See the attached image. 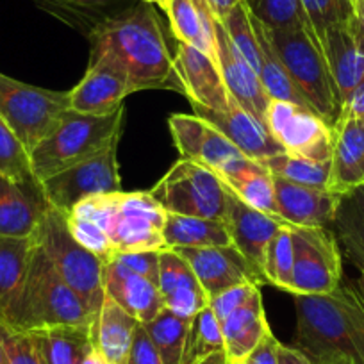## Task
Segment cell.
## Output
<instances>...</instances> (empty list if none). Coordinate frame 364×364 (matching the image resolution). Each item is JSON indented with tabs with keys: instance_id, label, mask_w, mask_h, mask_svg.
<instances>
[{
	"instance_id": "cell-1",
	"label": "cell",
	"mask_w": 364,
	"mask_h": 364,
	"mask_svg": "<svg viewBox=\"0 0 364 364\" xmlns=\"http://www.w3.org/2000/svg\"><path fill=\"white\" fill-rule=\"evenodd\" d=\"M91 55L111 59L127 77L132 93L141 90L181 91L173 58L164 41L161 22L150 4L106 16L90 33Z\"/></svg>"
},
{
	"instance_id": "cell-2",
	"label": "cell",
	"mask_w": 364,
	"mask_h": 364,
	"mask_svg": "<svg viewBox=\"0 0 364 364\" xmlns=\"http://www.w3.org/2000/svg\"><path fill=\"white\" fill-rule=\"evenodd\" d=\"M293 348L314 364H364V299L355 284L327 295H293Z\"/></svg>"
},
{
	"instance_id": "cell-3",
	"label": "cell",
	"mask_w": 364,
	"mask_h": 364,
	"mask_svg": "<svg viewBox=\"0 0 364 364\" xmlns=\"http://www.w3.org/2000/svg\"><path fill=\"white\" fill-rule=\"evenodd\" d=\"M125 106L111 114L97 117L65 111L50 132L29 152L31 170L38 182L99 154L122 138Z\"/></svg>"
},
{
	"instance_id": "cell-4",
	"label": "cell",
	"mask_w": 364,
	"mask_h": 364,
	"mask_svg": "<svg viewBox=\"0 0 364 364\" xmlns=\"http://www.w3.org/2000/svg\"><path fill=\"white\" fill-rule=\"evenodd\" d=\"M95 314L82 296L63 281L50 259L36 243L26 284L6 325L26 332L58 325L90 327Z\"/></svg>"
},
{
	"instance_id": "cell-5",
	"label": "cell",
	"mask_w": 364,
	"mask_h": 364,
	"mask_svg": "<svg viewBox=\"0 0 364 364\" xmlns=\"http://www.w3.org/2000/svg\"><path fill=\"white\" fill-rule=\"evenodd\" d=\"M262 29L307 106L334 127L341 114V100L314 34L307 27L269 29L262 26Z\"/></svg>"
},
{
	"instance_id": "cell-6",
	"label": "cell",
	"mask_w": 364,
	"mask_h": 364,
	"mask_svg": "<svg viewBox=\"0 0 364 364\" xmlns=\"http://www.w3.org/2000/svg\"><path fill=\"white\" fill-rule=\"evenodd\" d=\"M36 243L50 259L63 281L82 296L91 309L99 311L104 302V268L106 262L99 255L77 243L66 225V216L48 205L34 232Z\"/></svg>"
},
{
	"instance_id": "cell-7",
	"label": "cell",
	"mask_w": 364,
	"mask_h": 364,
	"mask_svg": "<svg viewBox=\"0 0 364 364\" xmlns=\"http://www.w3.org/2000/svg\"><path fill=\"white\" fill-rule=\"evenodd\" d=\"M150 195L171 215L225 220V184L215 171L195 161L178 159L150 190Z\"/></svg>"
},
{
	"instance_id": "cell-8",
	"label": "cell",
	"mask_w": 364,
	"mask_h": 364,
	"mask_svg": "<svg viewBox=\"0 0 364 364\" xmlns=\"http://www.w3.org/2000/svg\"><path fill=\"white\" fill-rule=\"evenodd\" d=\"M70 109L68 93L22 82L0 72V117L27 152L54 129Z\"/></svg>"
},
{
	"instance_id": "cell-9",
	"label": "cell",
	"mask_w": 364,
	"mask_h": 364,
	"mask_svg": "<svg viewBox=\"0 0 364 364\" xmlns=\"http://www.w3.org/2000/svg\"><path fill=\"white\" fill-rule=\"evenodd\" d=\"M291 227V295H327L343 279L338 237L328 227Z\"/></svg>"
},
{
	"instance_id": "cell-10",
	"label": "cell",
	"mask_w": 364,
	"mask_h": 364,
	"mask_svg": "<svg viewBox=\"0 0 364 364\" xmlns=\"http://www.w3.org/2000/svg\"><path fill=\"white\" fill-rule=\"evenodd\" d=\"M118 141H113L90 159L80 161L40 182L47 204L55 211L68 215L86 198L124 191L118 173Z\"/></svg>"
},
{
	"instance_id": "cell-11",
	"label": "cell",
	"mask_w": 364,
	"mask_h": 364,
	"mask_svg": "<svg viewBox=\"0 0 364 364\" xmlns=\"http://www.w3.org/2000/svg\"><path fill=\"white\" fill-rule=\"evenodd\" d=\"M266 129L286 154L313 161H331L334 127L307 107L284 100H269Z\"/></svg>"
},
{
	"instance_id": "cell-12",
	"label": "cell",
	"mask_w": 364,
	"mask_h": 364,
	"mask_svg": "<svg viewBox=\"0 0 364 364\" xmlns=\"http://www.w3.org/2000/svg\"><path fill=\"white\" fill-rule=\"evenodd\" d=\"M164 220L166 211L150 191H120L109 229L114 255L166 250L163 237Z\"/></svg>"
},
{
	"instance_id": "cell-13",
	"label": "cell",
	"mask_w": 364,
	"mask_h": 364,
	"mask_svg": "<svg viewBox=\"0 0 364 364\" xmlns=\"http://www.w3.org/2000/svg\"><path fill=\"white\" fill-rule=\"evenodd\" d=\"M223 222L229 230L232 247L255 269L262 284H266L264 262L268 245L272 243L273 236L279 232V229L289 225L279 222L266 213L250 208L243 200H240L229 188H227V215Z\"/></svg>"
},
{
	"instance_id": "cell-14",
	"label": "cell",
	"mask_w": 364,
	"mask_h": 364,
	"mask_svg": "<svg viewBox=\"0 0 364 364\" xmlns=\"http://www.w3.org/2000/svg\"><path fill=\"white\" fill-rule=\"evenodd\" d=\"M173 72L191 106L213 111H225L229 107V91L220 73L218 61L211 55L178 41L173 55Z\"/></svg>"
},
{
	"instance_id": "cell-15",
	"label": "cell",
	"mask_w": 364,
	"mask_h": 364,
	"mask_svg": "<svg viewBox=\"0 0 364 364\" xmlns=\"http://www.w3.org/2000/svg\"><path fill=\"white\" fill-rule=\"evenodd\" d=\"M171 250L186 259L209 300L232 286L247 284V282L262 284L255 269L232 245L230 247L171 248Z\"/></svg>"
},
{
	"instance_id": "cell-16",
	"label": "cell",
	"mask_w": 364,
	"mask_h": 364,
	"mask_svg": "<svg viewBox=\"0 0 364 364\" xmlns=\"http://www.w3.org/2000/svg\"><path fill=\"white\" fill-rule=\"evenodd\" d=\"M131 93L127 77L111 59L91 55L86 75L72 91H68L70 109L104 117L120 109Z\"/></svg>"
},
{
	"instance_id": "cell-17",
	"label": "cell",
	"mask_w": 364,
	"mask_h": 364,
	"mask_svg": "<svg viewBox=\"0 0 364 364\" xmlns=\"http://www.w3.org/2000/svg\"><path fill=\"white\" fill-rule=\"evenodd\" d=\"M320 45L343 106L364 80V33L352 16L346 23L328 27Z\"/></svg>"
},
{
	"instance_id": "cell-18",
	"label": "cell",
	"mask_w": 364,
	"mask_h": 364,
	"mask_svg": "<svg viewBox=\"0 0 364 364\" xmlns=\"http://www.w3.org/2000/svg\"><path fill=\"white\" fill-rule=\"evenodd\" d=\"M197 117L218 129L229 141H232L248 159L264 161L272 156L284 152L281 145L275 141L268 129L245 111L236 100L230 97V104L225 111H213L205 107L193 106Z\"/></svg>"
},
{
	"instance_id": "cell-19",
	"label": "cell",
	"mask_w": 364,
	"mask_h": 364,
	"mask_svg": "<svg viewBox=\"0 0 364 364\" xmlns=\"http://www.w3.org/2000/svg\"><path fill=\"white\" fill-rule=\"evenodd\" d=\"M47 209L40 182L0 173V236H33Z\"/></svg>"
},
{
	"instance_id": "cell-20",
	"label": "cell",
	"mask_w": 364,
	"mask_h": 364,
	"mask_svg": "<svg viewBox=\"0 0 364 364\" xmlns=\"http://www.w3.org/2000/svg\"><path fill=\"white\" fill-rule=\"evenodd\" d=\"M164 309L175 316L190 321L191 318L209 306V296L195 277L186 259L166 248L159 252V277H157Z\"/></svg>"
},
{
	"instance_id": "cell-21",
	"label": "cell",
	"mask_w": 364,
	"mask_h": 364,
	"mask_svg": "<svg viewBox=\"0 0 364 364\" xmlns=\"http://www.w3.org/2000/svg\"><path fill=\"white\" fill-rule=\"evenodd\" d=\"M216 47H218L216 55H218L220 73L229 95L266 127L264 117L269 97L266 95L257 72H254L252 66L229 43L220 20L216 23Z\"/></svg>"
},
{
	"instance_id": "cell-22",
	"label": "cell",
	"mask_w": 364,
	"mask_h": 364,
	"mask_svg": "<svg viewBox=\"0 0 364 364\" xmlns=\"http://www.w3.org/2000/svg\"><path fill=\"white\" fill-rule=\"evenodd\" d=\"M360 186H364V122L360 118H339L334 125L327 190L341 197Z\"/></svg>"
},
{
	"instance_id": "cell-23",
	"label": "cell",
	"mask_w": 364,
	"mask_h": 364,
	"mask_svg": "<svg viewBox=\"0 0 364 364\" xmlns=\"http://www.w3.org/2000/svg\"><path fill=\"white\" fill-rule=\"evenodd\" d=\"M279 218L293 227H328L338 208V195L300 186L273 175Z\"/></svg>"
},
{
	"instance_id": "cell-24",
	"label": "cell",
	"mask_w": 364,
	"mask_h": 364,
	"mask_svg": "<svg viewBox=\"0 0 364 364\" xmlns=\"http://www.w3.org/2000/svg\"><path fill=\"white\" fill-rule=\"evenodd\" d=\"M104 293L139 323H149L164 309L157 282L124 268L114 259L104 268Z\"/></svg>"
},
{
	"instance_id": "cell-25",
	"label": "cell",
	"mask_w": 364,
	"mask_h": 364,
	"mask_svg": "<svg viewBox=\"0 0 364 364\" xmlns=\"http://www.w3.org/2000/svg\"><path fill=\"white\" fill-rule=\"evenodd\" d=\"M223 336V352L232 364L245 363L255 346L272 332L266 318L259 288L248 296L243 306L229 314L220 323Z\"/></svg>"
},
{
	"instance_id": "cell-26",
	"label": "cell",
	"mask_w": 364,
	"mask_h": 364,
	"mask_svg": "<svg viewBox=\"0 0 364 364\" xmlns=\"http://www.w3.org/2000/svg\"><path fill=\"white\" fill-rule=\"evenodd\" d=\"M173 36L181 43L191 45L218 61L216 23L208 0H166L164 6Z\"/></svg>"
},
{
	"instance_id": "cell-27",
	"label": "cell",
	"mask_w": 364,
	"mask_h": 364,
	"mask_svg": "<svg viewBox=\"0 0 364 364\" xmlns=\"http://www.w3.org/2000/svg\"><path fill=\"white\" fill-rule=\"evenodd\" d=\"M138 325L139 321L124 307L109 296H104L102 306L91 323V341L111 364H127Z\"/></svg>"
},
{
	"instance_id": "cell-28",
	"label": "cell",
	"mask_w": 364,
	"mask_h": 364,
	"mask_svg": "<svg viewBox=\"0 0 364 364\" xmlns=\"http://www.w3.org/2000/svg\"><path fill=\"white\" fill-rule=\"evenodd\" d=\"M36 237L0 236V320L8 323L20 299Z\"/></svg>"
},
{
	"instance_id": "cell-29",
	"label": "cell",
	"mask_w": 364,
	"mask_h": 364,
	"mask_svg": "<svg viewBox=\"0 0 364 364\" xmlns=\"http://www.w3.org/2000/svg\"><path fill=\"white\" fill-rule=\"evenodd\" d=\"M220 181L236 195L240 200L248 204L257 211L266 213L275 220L279 218L277 202H275V184H273V175L264 164L254 159H245L240 166L230 170L229 173L222 175ZM284 223V222H282ZM288 225V223H286Z\"/></svg>"
},
{
	"instance_id": "cell-30",
	"label": "cell",
	"mask_w": 364,
	"mask_h": 364,
	"mask_svg": "<svg viewBox=\"0 0 364 364\" xmlns=\"http://www.w3.org/2000/svg\"><path fill=\"white\" fill-rule=\"evenodd\" d=\"M166 248H200L230 247L229 230L225 222L198 216H182L166 213L163 227Z\"/></svg>"
},
{
	"instance_id": "cell-31",
	"label": "cell",
	"mask_w": 364,
	"mask_h": 364,
	"mask_svg": "<svg viewBox=\"0 0 364 364\" xmlns=\"http://www.w3.org/2000/svg\"><path fill=\"white\" fill-rule=\"evenodd\" d=\"M47 364H82L91 346V325H58L31 331Z\"/></svg>"
},
{
	"instance_id": "cell-32",
	"label": "cell",
	"mask_w": 364,
	"mask_h": 364,
	"mask_svg": "<svg viewBox=\"0 0 364 364\" xmlns=\"http://www.w3.org/2000/svg\"><path fill=\"white\" fill-rule=\"evenodd\" d=\"M332 227L346 257L353 264L364 262V186L338 198Z\"/></svg>"
},
{
	"instance_id": "cell-33",
	"label": "cell",
	"mask_w": 364,
	"mask_h": 364,
	"mask_svg": "<svg viewBox=\"0 0 364 364\" xmlns=\"http://www.w3.org/2000/svg\"><path fill=\"white\" fill-rule=\"evenodd\" d=\"M252 22H254V29L257 33L259 45H261V70H259V79H261L266 95L269 97V100H284V102H291L296 104V106L311 109L307 106L306 99L302 97V93L299 91V87L293 84L291 77L286 72L281 59L273 52L272 45H269L268 38L264 34V29H262V23L254 15H252Z\"/></svg>"
},
{
	"instance_id": "cell-34",
	"label": "cell",
	"mask_w": 364,
	"mask_h": 364,
	"mask_svg": "<svg viewBox=\"0 0 364 364\" xmlns=\"http://www.w3.org/2000/svg\"><path fill=\"white\" fill-rule=\"evenodd\" d=\"M261 164H264L272 171V175L293 182V184L316 188V190H327L328 188L331 161L321 163V161L306 159V157L291 156V154L282 152L261 161Z\"/></svg>"
},
{
	"instance_id": "cell-35",
	"label": "cell",
	"mask_w": 364,
	"mask_h": 364,
	"mask_svg": "<svg viewBox=\"0 0 364 364\" xmlns=\"http://www.w3.org/2000/svg\"><path fill=\"white\" fill-rule=\"evenodd\" d=\"M218 352H223L222 327L208 306L190 320L181 364H198Z\"/></svg>"
},
{
	"instance_id": "cell-36",
	"label": "cell",
	"mask_w": 364,
	"mask_h": 364,
	"mask_svg": "<svg viewBox=\"0 0 364 364\" xmlns=\"http://www.w3.org/2000/svg\"><path fill=\"white\" fill-rule=\"evenodd\" d=\"M223 26V31L227 34V40L232 45L234 50L252 66L254 72L261 70V45H259L257 33L254 29L252 22L250 6L247 0H241L229 11V15L223 20H220Z\"/></svg>"
},
{
	"instance_id": "cell-37",
	"label": "cell",
	"mask_w": 364,
	"mask_h": 364,
	"mask_svg": "<svg viewBox=\"0 0 364 364\" xmlns=\"http://www.w3.org/2000/svg\"><path fill=\"white\" fill-rule=\"evenodd\" d=\"M143 327L159 352L163 364H181L190 321L163 309L152 321L143 323Z\"/></svg>"
},
{
	"instance_id": "cell-38",
	"label": "cell",
	"mask_w": 364,
	"mask_h": 364,
	"mask_svg": "<svg viewBox=\"0 0 364 364\" xmlns=\"http://www.w3.org/2000/svg\"><path fill=\"white\" fill-rule=\"evenodd\" d=\"M293 273V236L291 227H282L273 236L266 250L264 277L266 284H272L282 291H289Z\"/></svg>"
},
{
	"instance_id": "cell-39",
	"label": "cell",
	"mask_w": 364,
	"mask_h": 364,
	"mask_svg": "<svg viewBox=\"0 0 364 364\" xmlns=\"http://www.w3.org/2000/svg\"><path fill=\"white\" fill-rule=\"evenodd\" d=\"M306 16L307 27L318 43H321L328 27L346 23L353 16V4L350 0H299ZM321 47V45H320Z\"/></svg>"
},
{
	"instance_id": "cell-40",
	"label": "cell",
	"mask_w": 364,
	"mask_h": 364,
	"mask_svg": "<svg viewBox=\"0 0 364 364\" xmlns=\"http://www.w3.org/2000/svg\"><path fill=\"white\" fill-rule=\"evenodd\" d=\"M247 4L252 15L269 29L307 27L299 0H250Z\"/></svg>"
},
{
	"instance_id": "cell-41",
	"label": "cell",
	"mask_w": 364,
	"mask_h": 364,
	"mask_svg": "<svg viewBox=\"0 0 364 364\" xmlns=\"http://www.w3.org/2000/svg\"><path fill=\"white\" fill-rule=\"evenodd\" d=\"M0 173L18 181H36L31 170L29 152L0 117Z\"/></svg>"
},
{
	"instance_id": "cell-42",
	"label": "cell",
	"mask_w": 364,
	"mask_h": 364,
	"mask_svg": "<svg viewBox=\"0 0 364 364\" xmlns=\"http://www.w3.org/2000/svg\"><path fill=\"white\" fill-rule=\"evenodd\" d=\"M0 339L8 364H47L40 345L31 332L13 328L0 320Z\"/></svg>"
},
{
	"instance_id": "cell-43",
	"label": "cell",
	"mask_w": 364,
	"mask_h": 364,
	"mask_svg": "<svg viewBox=\"0 0 364 364\" xmlns=\"http://www.w3.org/2000/svg\"><path fill=\"white\" fill-rule=\"evenodd\" d=\"M66 216V225H68L70 234L73 240L79 245H82L86 250L91 254L99 255L104 262L111 261L114 257V248L111 243L109 236L100 229L97 223L90 222L86 218H80L75 215H65Z\"/></svg>"
},
{
	"instance_id": "cell-44",
	"label": "cell",
	"mask_w": 364,
	"mask_h": 364,
	"mask_svg": "<svg viewBox=\"0 0 364 364\" xmlns=\"http://www.w3.org/2000/svg\"><path fill=\"white\" fill-rule=\"evenodd\" d=\"M257 288L259 284L247 282V284L232 286V288L225 289V291H222L220 295L213 296V299L209 300V307H211V311L215 313L216 320L222 323L232 311H236L237 307L243 306L248 300V296H250Z\"/></svg>"
},
{
	"instance_id": "cell-45",
	"label": "cell",
	"mask_w": 364,
	"mask_h": 364,
	"mask_svg": "<svg viewBox=\"0 0 364 364\" xmlns=\"http://www.w3.org/2000/svg\"><path fill=\"white\" fill-rule=\"evenodd\" d=\"M114 261L120 262L124 268L143 275L150 281L157 282L159 277V252H132V254L114 255Z\"/></svg>"
},
{
	"instance_id": "cell-46",
	"label": "cell",
	"mask_w": 364,
	"mask_h": 364,
	"mask_svg": "<svg viewBox=\"0 0 364 364\" xmlns=\"http://www.w3.org/2000/svg\"><path fill=\"white\" fill-rule=\"evenodd\" d=\"M117 0H36V4L40 8L47 9L48 13L54 15H82V13H95L99 9L107 8Z\"/></svg>"
},
{
	"instance_id": "cell-47",
	"label": "cell",
	"mask_w": 364,
	"mask_h": 364,
	"mask_svg": "<svg viewBox=\"0 0 364 364\" xmlns=\"http://www.w3.org/2000/svg\"><path fill=\"white\" fill-rule=\"evenodd\" d=\"M127 364H163L159 352H157L152 339L146 334L143 323H139L138 327H136Z\"/></svg>"
},
{
	"instance_id": "cell-48",
	"label": "cell",
	"mask_w": 364,
	"mask_h": 364,
	"mask_svg": "<svg viewBox=\"0 0 364 364\" xmlns=\"http://www.w3.org/2000/svg\"><path fill=\"white\" fill-rule=\"evenodd\" d=\"M279 339L273 336V332H269L245 359V364H279Z\"/></svg>"
},
{
	"instance_id": "cell-49",
	"label": "cell",
	"mask_w": 364,
	"mask_h": 364,
	"mask_svg": "<svg viewBox=\"0 0 364 364\" xmlns=\"http://www.w3.org/2000/svg\"><path fill=\"white\" fill-rule=\"evenodd\" d=\"M339 118H364V80L346 97Z\"/></svg>"
},
{
	"instance_id": "cell-50",
	"label": "cell",
	"mask_w": 364,
	"mask_h": 364,
	"mask_svg": "<svg viewBox=\"0 0 364 364\" xmlns=\"http://www.w3.org/2000/svg\"><path fill=\"white\" fill-rule=\"evenodd\" d=\"M279 364H314V363L307 359L304 353H300L299 350L293 348V346H286L281 343V346H279Z\"/></svg>"
},
{
	"instance_id": "cell-51",
	"label": "cell",
	"mask_w": 364,
	"mask_h": 364,
	"mask_svg": "<svg viewBox=\"0 0 364 364\" xmlns=\"http://www.w3.org/2000/svg\"><path fill=\"white\" fill-rule=\"evenodd\" d=\"M208 2H209V6H211V9H213V13H215L216 18L223 20L227 15H229L230 9H232L237 2H241V0H208Z\"/></svg>"
},
{
	"instance_id": "cell-52",
	"label": "cell",
	"mask_w": 364,
	"mask_h": 364,
	"mask_svg": "<svg viewBox=\"0 0 364 364\" xmlns=\"http://www.w3.org/2000/svg\"><path fill=\"white\" fill-rule=\"evenodd\" d=\"M82 364H111V363L102 355V352L93 345V341H91V346L87 348L86 355H84Z\"/></svg>"
},
{
	"instance_id": "cell-53",
	"label": "cell",
	"mask_w": 364,
	"mask_h": 364,
	"mask_svg": "<svg viewBox=\"0 0 364 364\" xmlns=\"http://www.w3.org/2000/svg\"><path fill=\"white\" fill-rule=\"evenodd\" d=\"M353 18H355L360 31L364 33V0H357L355 4H353Z\"/></svg>"
},
{
	"instance_id": "cell-54",
	"label": "cell",
	"mask_w": 364,
	"mask_h": 364,
	"mask_svg": "<svg viewBox=\"0 0 364 364\" xmlns=\"http://www.w3.org/2000/svg\"><path fill=\"white\" fill-rule=\"evenodd\" d=\"M198 364H232L229 360V357L225 355V352H218V353H213V355H209L208 359H204L202 363Z\"/></svg>"
},
{
	"instance_id": "cell-55",
	"label": "cell",
	"mask_w": 364,
	"mask_h": 364,
	"mask_svg": "<svg viewBox=\"0 0 364 364\" xmlns=\"http://www.w3.org/2000/svg\"><path fill=\"white\" fill-rule=\"evenodd\" d=\"M355 268L359 269V277L355 281V288L359 289V293L364 299V262H355Z\"/></svg>"
},
{
	"instance_id": "cell-56",
	"label": "cell",
	"mask_w": 364,
	"mask_h": 364,
	"mask_svg": "<svg viewBox=\"0 0 364 364\" xmlns=\"http://www.w3.org/2000/svg\"><path fill=\"white\" fill-rule=\"evenodd\" d=\"M143 2H145V4H150V6L156 4L163 9H164V6H166V0H143Z\"/></svg>"
},
{
	"instance_id": "cell-57",
	"label": "cell",
	"mask_w": 364,
	"mask_h": 364,
	"mask_svg": "<svg viewBox=\"0 0 364 364\" xmlns=\"http://www.w3.org/2000/svg\"><path fill=\"white\" fill-rule=\"evenodd\" d=\"M0 364H8V360H6L4 346H2V339H0Z\"/></svg>"
},
{
	"instance_id": "cell-58",
	"label": "cell",
	"mask_w": 364,
	"mask_h": 364,
	"mask_svg": "<svg viewBox=\"0 0 364 364\" xmlns=\"http://www.w3.org/2000/svg\"><path fill=\"white\" fill-rule=\"evenodd\" d=\"M350 2H352V4H355V2H357V0H350Z\"/></svg>"
},
{
	"instance_id": "cell-59",
	"label": "cell",
	"mask_w": 364,
	"mask_h": 364,
	"mask_svg": "<svg viewBox=\"0 0 364 364\" xmlns=\"http://www.w3.org/2000/svg\"><path fill=\"white\" fill-rule=\"evenodd\" d=\"M237 364H245V363H237Z\"/></svg>"
},
{
	"instance_id": "cell-60",
	"label": "cell",
	"mask_w": 364,
	"mask_h": 364,
	"mask_svg": "<svg viewBox=\"0 0 364 364\" xmlns=\"http://www.w3.org/2000/svg\"><path fill=\"white\" fill-rule=\"evenodd\" d=\"M247 2H250V0H247Z\"/></svg>"
},
{
	"instance_id": "cell-61",
	"label": "cell",
	"mask_w": 364,
	"mask_h": 364,
	"mask_svg": "<svg viewBox=\"0 0 364 364\" xmlns=\"http://www.w3.org/2000/svg\"><path fill=\"white\" fill-rule=\"evenodd\" d=\"M363 122H364V118H363Z\"/></svg>"
}]
</instances>
